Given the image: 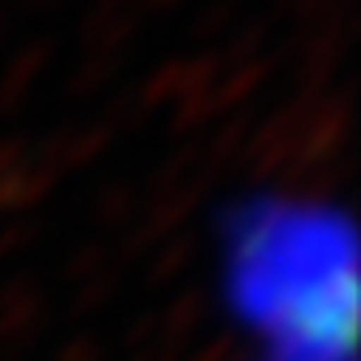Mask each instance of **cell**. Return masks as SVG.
I'll return each instance as SVG.
<instances>
[{
  "mask_svg": "<svg viewBox=\"0 0 361 361\" xmlns=\"http://www.w3.org/2000/svg\"><path fill=\"white\" fill-rule=\"evenodd\" d=\"M240 288L257 322L326 344L331 331L353 340V244L318 209H279L257 218L240 240Z\"/></svg>",
  "mask_w": 361,
  "mask_h": 361,
  "instance_id": "1",
  "label": "cell"
}]
</instances>
